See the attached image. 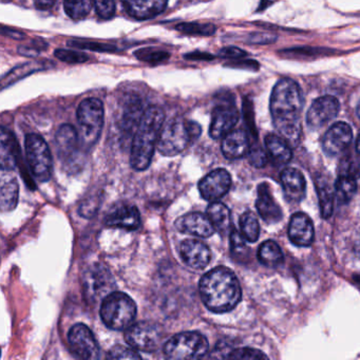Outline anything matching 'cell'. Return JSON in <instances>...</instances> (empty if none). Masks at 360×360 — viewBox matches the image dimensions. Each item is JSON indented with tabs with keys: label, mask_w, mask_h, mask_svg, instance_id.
<instances>
[{
	"label": "cell",
	"mask_w": 360,
	"mask_h": 360,
	"mask_svg": "<svg viewBox=\"0 0 360 360\" xmlns=\"http://www.w3.org/2000/svg\"><path fill=\"white\" fill-rule=\"evenodd\" d=\"M271 115L274 126L290 145H297L301 138L302 92L296 82L282 79L276 84L271 96Z\"/></svg>",
	"instance_id": "cell-1"
},
{
	"label": "cell",
	"mask_w": 360,
	"mask_h": 360,
	"mask_svg": "<svg viewBox=\"0 0 360 360\" xmlns=\"http://www.w3.org/2000/svg\"><path fill=\"white\" fill-rule=\"evenodd\" d=\"M200 295L204 305L212 313L222 314L235 309L242 299L237 276L224 266L216 267L200 280Z\"/></svg>",
	"instance_id": "cell-2"
},
{
	"label": "cell",
	"mask_w": 360,
	"mask_h": 360,
	"mask_svg": "<svg viewBox=\"0 0 360 360\" xmlns=\"http://www.w3.org/2000/svg\"><path fill=\"white\" fill-rule=\"evenodd\" d=\"M164 122L165 113L160 107H149L145 111L134 134L130 153V164L136 172H144L150 166Z\"/></svg>",
	"instance_id": "cell-3"
},
{
	"label": "cell",
	"mask_w": 360,
	"mask_h": 360,
	"mask_svg": "<svg viewBox=\"0 0 360 360\" xmlns=\"http://www.w3.org/2000/svg\"><path fill=\"white\" fill-rule=\"evenodd\" d=\"M201 126L193 121L174 117L164 124L158 149L165 157L180 155L201 136Z\"/></svg>",
	"instance_id": "cell-4"
},
{
	"label": "cell",
	"mask_w": 360,
	"mask_h": 360,
	"mask_svg": "<svg viewBox=\"0 0 360 360\" xmlns=\"http://www.w3.org/2000/svg\"><path fill=\"white\" fill-rule=\"evenodd\" d=\"M100 315L110 330H126L136 320V304L125 292H112L103 299Z\"/></svg>",
	"instance_id": "cell-5"
},
{
	"label": "cell",
	"mask_w": 360,
	"mask_h": 360,
	"mask_svg": "<svg viewBox=\"0 0 360 360\" xmlns=\"http://www.w3.org/2000/svg\"><path fill=\"white\" fill-rule=\"evenodd\" d=\"M79 140L86 147H92L102 134L104 126V105L98 98L84 100L77 109Z\"/></svg>",
	"instance_id": "cell-6"
},
{
	"label": "cell",
	"mask_w": 360,
	"mask_h": 360,
	"mask_svg": "<svg viewBox=\"0 0 360 360\" xmlns=\"http://www.w3.org/2000/svg\"><path fill=\"white\" fill-rule=\"evenodd\" d=\"M207 338L197 330L174 335L164 345L163 351L170 359H197L207 353Z\"/></svg>",
	"instance_id": "cell-7"
},
{
	"label": "cell",
	"mask_w": 360,
	"mask_h": 360,
	"mask_svg": "<svg viewBox=\"0 0 360 360\" xmlns=\"http://www.w3.org/2000/svg\"><path fill=\"white\" fill-rule=\"evenodd\" d=\"M26 159L31 174L39 182H47L53 172V160L47 142L39 134H30L25 141Z\"/></svg>",
	"instance_id": "cell-8"
},
{
	"label": "cell",
	"mask_w": 360,
	"mask_h": 360,
	"mask_svg": "<svg viewBox=\"0 0 360 360\" xmlns=\"http://www.w3.org/2000/svg\"><path fill=\"white\" fill-rule=\"evenodd\" d=\"M162 338L161 328L147 321L132 324L125 333L126 342L136 351L145 353L157 351L161 345Z\"/></svg>",
	"instance_id": "cell-9"
},
{
	"label": "cell",
	"mask_w": 360,
	"mask_h": 360,
	"mask_svg": "<svg viewBox=\"0 0 360 360\" xmlns=\"http://www.w3.org/2000/svg\"><path fill=\"white\" fill-rule=\"evenodd\" d=\"M115 279L110 271L103 264H94L88 269L84 276V290L89 300L98 302L113 292Z\"/></svg>",
	"instance_id": "cell-10"
},
{
	"label": "cell",
	"mask_w": 360,
	"mask_h": 360,
	"mask_svg": "<svg viewBox=\"0 0 360 360\" xmlns=\"http://www.w3.org/2000/svg\"><path fill=\"white\" fill-rule=\"evenodd\" d=\"M69 347L81 359H100L101 347L92 330L86 324L77 323L68 333Z\"/></svg>",
	"instance_id": "cell-11"
},
{
	"label": "cell",
	"mask_w": 360,
	"mask_h": 360,
	"mask_svg": "<svg viewBox=\"0 0 360 360\" xmlns=\"http://www.w3.org/2000/svg\"><path fill=\"white\" fill-rule=\"evenodd\" d=\"M340 110L338 100L332 96H321L314 101L307 111V124L311 130L320 129L334 120Z\"/></svg>",
	"instance_id": "cell-12"
},
{
	"label": "cell",
	"mask_w": 360,
	"mask_h": 360,
	"mask_svg": "<svg viewBox=\"0 0 360 360\" xmlns=\"http://www.w3.org/2000/svg\"><path fill=\"white\" fill-rule=\"evenodd\" d=\"M231 187V176L223 168L212 170L199 183L201 197L206 201L216 202L224 197Z\"/></svg>",
	"instance_id": "cell-13"
},
{
	"label": "cell",
	"mask_w": 360,
	"mask_h": 360,
	"mask_svg": "<svg viewBox=\"0 0 360 360\" xmlns=\"http://www.w3.org/2000/svg\"><path fill=\"white\" fill-rule=\"evenodd\" d=\"M353 132L349 124L338 122L324 134L322 148L328 157H337L351 145Z\"/></svg>",
	"instance_id": "cell-14"
},
{
	"label": "cell",
	"mask_w": 360,
	"mask_h": 360,
	"mask_svg": "<svg viewBox=\"0 0 360 360\" xmlns=\"http://www.w3.org/2000/svg\"><path fill=\"white\" fill-rule=\"evenodd\" d=\"M239 117V112L233 105H219L212 112L210 127V136L214 140L224 138L226 134L233 131Z\"/></svg>",
	"instance_id": "cell-15"
},
{
	"label": "cell",
	"mask_w": 360,
	"mask_h": 360,
	"mask_svg": "<svg viewBox=\"0 0 360 360\" xmlns=\"http://www.w3.org/2000/svg\"><path fill=\"white\" fill-rule=\"evenodd\" d=\"M176 229L181 233L200 238L212 237L216 231L207 214L201 212H189L181 217L176 221Z\"/></svg>",
	"instance_id": "cell-16"
},
{
	"label": "cell",
	"mask_w": 360,
	"mask_h": 360,
	"mask_svg": "<svg viewBox=\"0 0 360 360\" xmlns=\"http://www.w3.org/2000/svg\"><path fill=\"white\" fill-rule=\"evenodd\" d=\"M180 256L187 266L202 269L210 264L212 252L203 242L188 239L181 243Z\"/></svg>",
	"instance_id": "cell-17"
},
{
	"label": "cell",
	"mask_w": 360,
	"mask_h": 360,
	"mask_svg": "<svg viewBox=\"0 0 360 360\" xmlns=\"http://www.w3.org/2000/svg\"><path fill=\"white\" fill-rule=\"evenodd\" d=\"M288 238L297 246L307 248L311 245L315 238L313 221L303 212L292 214L288 226Z\"/></svg>",
	"instance_id": "cell-18"
},
{
	"label": "cell",
	"mask_w": 360,
	"mask_h": 360,
	"mask_svg": "<svg viewBox=\"0 0 360 360\" xmlns=\"http://www.w3.org/2000/svg\"><path fill=\"white\" fill-rule=\"evenodd\" d=\"M105 223L108 227L136 231L141 224L140 212L136 206L124 204L111 210L107 214Z\"/></svg>",
	"instance_id": "cell-19"
},
{
	"label": "cell",
	"mask_w": 360,
	"mask_h": 360,
	"mask_svg": "<svg viewBox=\"0 0 360 360\" xmlns=\"http://www.w3.org/2000/svg\"><path fill=\"white\" fill-rule=\"evenodd\" d=\"M257 191L258 193H257L256 207L261 218L269 224H275L281 221L283 214L271 195L269 185L265 182L261 183Z\"/></svg>",
	"instance_id": "cell-20"
},
{
	"label": "cell",
	"mask_w": 360,
	"mask_h": 360,
	"mask_svg": "<svg viewBox=\"0 0 360 360\" xmlns=\"http://www.w3.org/2000/svg\"><path fill=\"white\" fill-rule=\"evenodd\" d=\"M128 15L136 20H148L161 14L168 0H121Z\"/></svg>",
	"instance_id": "cell-21"
},
{
	"label": "cell",
	"mask_w": 360,
	"mask_h": 360,
	"mask_svg": "<svg viewBox=\"0 0 360 360\" xmlns=\"http://www.w3.org/2000/svg\"><path fill=\"white\" fill-rule=\"evenodd\" d=\"M284 195L290 202H300L307 193V181L300 170L288 167L281 172Z\"/></svg>",
	"instance_id": "cell-22"
},
{
	"label": "cell",
	"mask_w": 360,
	"mask_h": 360,
	"mask_svg": "<svg viewBox=\"0 0 360 360\" xmlns=\"http://www.w3.org/2000/svg\"><path fill=\"white\" fill-rule=\"evenodd\" d=\"M250 143L244 130H233L223 138L222 153L226 159H241L250 153Z\"/></svg>",
	"instance_id": "cell-23"
},
{
	"label": "cell",
	"mask_w": 360,
	"mask_h": 360,
	"mask_svg": "<svg viewBox=\"0 0 360 360\" xmlns=\"http://www.w3.org/2000/svg\"><path fill=\"white\" fill-rule=\"evenodd\" d=\"M79 136L73 126L65 124L56 132V146L58 157L64 161H69L77 153Z\"/></svg>",
	"instance_id": "cell-24"
},
{
	"label": "cell",
	"mask_w": 360,
	"mask_h": 360,
	"mask_svg": "<svg viewBox=\"0 0 360 360\" xmlns=\"http://www.w3.org/2000/svg\"><path fill=\"white\" fill-rule=\"evenodd\" d=\"M18 143L15 136L10 130L1 128L0 138V165L5 172H12L15 169L18 164Z\"/></svg>",
	"instance_id": "cell-25"
},
{
	"label": "cell",
	"mask_w": 360,
	"mask_h": 360,
	"mask_svg": "<svg viewBox=\"0 0 360 360\" xmlns=\"http://www.w3.org/2000/svg\"><path fill=\"white\" fill-rule=\"evenodd\" d=\"M290 145L285 139L280 138L275 134H269L265 138L267 151L277 165H285L292 160V153Z\"/></svg>",
	"instance_id": "cell-26"
},
{
	"label": "cell",
	"mask_w": 360,
	"mask_h": 360,
	"mask_svg": "<svg viewBox=\"0 0 360 360\" xmlns=\"http://www.w3.org/2000/svg\"><path fill=\"white\" fill-rule=\"evenodd\" d=\"M1 176V208L4 212L13 210L18 203V195H20V186L15 176L11 174H6L3 172Z\"/></svg>",
	"instance_id": "cell-27"
},
{
	"label": "cell",
	"mask_w": 360,
	"mask_h": 360,
	"mask_svg": "<svg viewBox=\"0 0 360 360\" xmlns=\"http://www.w3.org/2000/svg\"><path fill=\"white\" fill-rule=\"evenodd\" d=\"M316 186L322 218L328 219L334 210L335 187H333L328 179L324 176L318 178Z\"/></svg>",
	"instance_id": "cell-28"
},
{
	"label": "cell",
	"mask_w": 360,
	"mask_h": 360,
	"mask_svg": "<svg viewBox=\"0 0 360 360\" xmlns=\"http://www.w3.org/2000/svg\"><path fill=\"white\" fill-rule=\"evenodd\" d=\"M206 214L216 231L221 233H226L231 227V210L221 202H212L208 205Z\"/></svg>",
	"instance_id": "cell-29"
},
{
	"label": "cell",
	"mask_w": 360,
	"mask_h": 360,
	"mask_svg": "<svg viewBox=\"0 0 360 360\" xmlns=\"http://www.w3.org/2000/svg\"><path fill=\"white\" fill-rule=\"evenodd\" d=\"M258 259L266 267H278L283 263L284 256L280 246L275 241L263 242L258 250Z\"/></svg>",
	"instance_id": "cell-30"
},
{
	"label": "cell",
	"mask_w": 360,
	"mask_h": 360,
	"mask_svg": "<svg viewBox=\"0 0 360 360\" xmlns=\"http://www.w3.org/2000/svg\"><path fill=\"white\" fill-rule=\"evenodd\" d=\"M142 103L139 100H132L126 105L123 117V131L127 136H131L134 130L138 129L141 120L144 115Z\"/></svg>",
	"instance_id": "cell-31"
},
{
	"label": "cell",
	"mask_w": 360,
	"mask_h": 360,
	"mask_svg": "<svg viewBox=\"0 0 360 360\" xmlns=\"http://www.w3.org/2000/svg\"><path fill=\"white\" fill-rule=\"evenodd\" d=\"M335 197L339 204H347L357 191L356 178L352 174H340L335 183Z\"/></svg>",
	"instance_id": "cell-32"
},
{
	"label": "cell",
	"mask_w": 360,
	"mask_h": 360,
	"mask_svg": "<svg viewBox=\"0 0 360 360\" xmlns=\"http://www.w3.org/2000/svg\"><path fill=\"white\" fill-rule=\"evenodd\" d=\"M240 229L244 239L250 243L258 241L260 236V225L254 212H246L240 218Z\"/></svg>",
	"instance_id": "cell-33"
},
{
	"label": "cell",
	"mask_w": 360,
	"mask_h": 360,
	"mask_svg": "<svg viewBox=\"0 0 360 360\" xmlns=\"http://www.w3.org/2000/svg\"><path fill=\"white\" fill-rule=\"evenodd\" d=\"M94 4V0H65V11L72 20H84L91 11Z\"/></svg>",
	"instance_id": "cell-34"
},
{
	"label": "cell",
	"mask_w": 360,
	"mask_h": 360,
	"mask_svg": "<svg viewBox=\"0 0 360 360\" xmlns=\"http://www.w3.org/2000/svg\"><path fill=\"white\" fill-rule=\"evenodd\" d=\"M179 32L187 35H199V37H210L216 33L217 28L214 25L199 24V22H182L176 25Z\"/></svg>",
	"instance_id": "cell-35"
},
{
	"label": "cell",
	"mask_w": 360,
	"mask_h": 360,
	"mask_svg": "<svg viewBox=\"0 0 360 360\" xmlns=\"http://www.w3.org/2000/svg\"><path fill=\"white\" fill-rule=\"evenodd\" d=\"M134 56L142 62L149 64H159L170 58V54L163 50L155 49V48H144L134 52Z\"/></svg>",
	"instance_id": "cell-36"
},
{
	"label": "cell",
	"mask_w": 360,
	"mask_h": 360,
	"mask_svg": "<svg viewBox=\"0 0 360 360\" xmlns=\"http://www.w3.org/2000/svg\"><path fill=\"white\" fill-rule=\"evenodd\" d=\"M56 58L68 64H81L89 60V56L84 52L75 51V50L58 49L54 52Z\"/></svg>",
	"instance_id": "cell-37"
},
{
	"label": "cell",
	"mask_w": 360,
	"mask_h": 360,
	"mask_svg": "<svg viewBox=\"0 0 360 360\" xmlns=\"http://www.w3.org/2000/svg\"><path fill=\"white\" fill-rule=\"evenodd\" d=\"M227 358L231 359H267V356L263 354L259 349H252V347H241V349H233L229 354Z\"/></svg>",
	"instance_id": "cell-38"
},
{
	"label": "cell",
	"mask_w": 360,
	"mask_h": 360,
	"mask_svg": "<svg viewBox=\"0 0 360 360\" xmlns=\"http://www.w3.org/2000/svg\"><path fill=\"white\" fill-rule=\"evenodd\" d=\"M107 357L110 359H141L142 356L134 351V347H124V345H115L108 352Z\"/></svg>",
	"instance_id": "cell-39"
},
{
	"label": "cell",
	"mask_w": 360,
	"mask_h": 360,
	"mask_svg": "<svg viewBox=\"0 0 360 360\" xmlns=\"http://www.w3.org/2000/svg\"><path fill=\"white\" fill-rule=\"evenodd\" d=\"M69 46L75 48H79V49L91 50V51L96 52H117V49L115 46L108 45V44L91 43V41H69Z\"/></svg>",
	"instance_id": "cell-40"
},
{
	"label": "cell",
	"mask_w": 360,
	"mask_h": 360,
	"mask_svg": "<svg viewBox=\"0 0 360 360\" xmlns=\"http://www.w3.org/2000/svg\"><path fill=\"white\" fill-rule=\"evenodd\" d=\"M96 13L103 20H110L115 14V0H94Z\"/></svg>",
	"instance_id": "cell-41"
},
{
	"label": "cell",
	"mask_w": 360,
	"mask_h": 360,
	"mask_svg": "<svg viewBox=\"0 0 360 360\" xmlns=\"http://www.w3.org/2000/svg\"><path fill=\"white\" fill-rule=\"evenodd\" d=\"M243 236L233 229L231 233V254L236 257H243L248 252L245 241Z\"/></svg>",
	"instance_id": "cell-42"
},
{
	"label": "cell",
	"mask_w": 360,
	"mask_h": 360,
	"mask_svg": "<svg viewBox=\"0 0 360 360\" xmlns=\"http://www.w3.org/2000/svg\"><path fill=\"white\" fill-rule=\"evenodd\" d=\"M283 54H290V56H319L328 54V52H333L328 49L321 48H292V49L283 50Z\"/></svg>",
	"instance_id": "cell-43"
},
{
	"label": "cell",
	"mask_w": 360,
	"mask_h": 360,
	"mask_svg": "<svg viewBox=\"0 0 360 360\" xmlns=\"http://www.w3.org/2000/svg\"><path fill=\"white\" fill-rule=\"evenodd\" d=\"M248 155H250V164L254 165L255 167H263L266 163V153L260 147L250 148Z\"/></svg>",
	"instance_id": "cell-44"
},
{
	"label": "cell",
	"mask_w": 360,
	"mask_h": 360,
	"mask_svg": "<svg viewBox=\"0 0 360 360\" xmlns=\"http://www.w3.org/2000/svg\"><path fill=\"white\" fill-rule=\"evenodd\" d=\"M219 54H220V56H222V58H229V60H238V58H242L246 56L245 51L236 47L223 48V49L220 50Z\"/></svg>",
	"instance_id": "cell-45"
},
{
	"label": "cell",
	"mask_w": 360,
	"mask_h": 360,
	"mask_svg": "<svg viewBox=\"0 0 360 360\" xmlns=\"http://www.w3.org/2000/svg\"><path fill=\"white\" fill-rule=\"evenodd\" d=\"M276 41H277V37L266 34V33H255L250 39V43L257 44V45H269Z\"/></svg>",
	"instance_id": "cell-46"
},
{
	"label": "cell",
	"mask_w": 360,
	"mask_h": 360,
	"mask_svg": "<svg viewBox=\"0 0 360 360\" xmlns=\"http://www.w3.org/2000/svg\"><path fill=\"white\" fill-rule=\"evenodd\" d=\"M43 46L46 45V43H44L43 41L41 43H33L32 47L29 48L28 46H24V47H20L18 51H20V54L25 56H37V54L39 53V51H41V49H44Z\"/></svg>",
	"instance_id": "cell-47"
},
{
	"label": "cell",
	"mask_w": 360,
	"mask_h": 360,
	"mask_svg": "<svg viewBox=\"0 0 360 360\" xmlns=\"http://www.w3.org/2000/svg\"><path fill=\"white\" fill-rule=\"evenodd\" d=\"M185 60H214V56L212 54L206 53V52H191V53L184 56Z\"/></svg>",
	"instance_id": "cell-48"
},
{
	"label": "cell",
	"mask_w": 360,
	"mask_h": 360,
	"mask_svg": "<svg viewBox=\"0 0 360 360\" xmlns=\"http://www.w3.org/2000/svg\"><path fill=\"white\" fill-rule=\"evenodd\" d=\"M58 0H34V5L37 9L46 11V10L51 9L56 5Z\"/></svg>",
	"instance_id": "cell-49"
},
{
	"label": "cell",
	"mask_w": 360,
	"mask_h": 360,
	"mask_svg": "<svg viewBox=\"0 0 360 360\" xmlns=\"http://www.w3.org/2000/svg\"><path fill=\"white\" fill-rule=\"evenodd\" d=\"M4 29H6L4 27ZM7 30L8 37H13L15 39H25V35L22 33L18 32V31L11 30V29H6Z\"/></svg>",
	"instance_id": "cell-50"
},
{
	"label": "cell",
	"mask_w": 360,
	"mask_h": 360,
	"mask_svg": "<svg viewBox=\"0 0 360 360\" xmlns=\"http://www.w3.org/2000/svg\"><path fill=\"white\" fill-rule=\"evenodd\" d=\"M356 151L360 155V134L358 136L357 141H356Z\"/></svg>",
	"instance_id": "cell-51"
},
{
	"label": "cell",
	"mask_w": 360,
	"mask_h": 360,
	"mask_svg": "<svg viewBox=\"0 0 360 360\" xmlns=\"http://www.w3.org/2000/svg\"><path fill=\"white\" fill-rule=\"evenodd\" d=\"M357 115H358V117H359V119H360V101H359V103H358V106H357Z\"/></svg>",
	"instance_id": "cell-52"
},
{
	"label": "cell",
	"mask_w": 360,
	"mask_h": 360,
	"mask_svg": "<svg viewBox=\"0 0 360 360\" xmlns=\"http://www.w3.org/2000/svg\"><path fill=\"white\" fill-rule=\"evenodd\" d=\"M4 3H8V1H10V0H3Z\"/></svg>",
	"instance_id": "cell-53"
}]
</instances>
